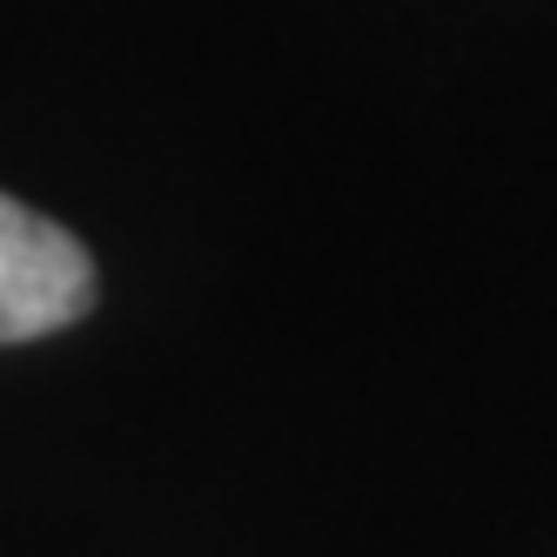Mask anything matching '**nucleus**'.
<instances>
[{"instance_id":"1","label":"nucleus","mask_w":557,"mask_h":557,"mask_svg":"<svg viewBox=\"0 0 557 557\" xmlns=\"http://www.w3.org/2000/svg\"><path fill=\"white\" fill-rule=\"evenodd\" d=\"M101 296L95 256L82 235L0 195V343H34L82 323Z\"/></svg>"}]
</instances>
